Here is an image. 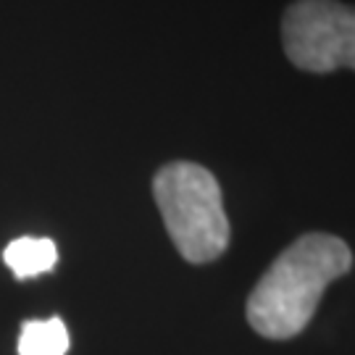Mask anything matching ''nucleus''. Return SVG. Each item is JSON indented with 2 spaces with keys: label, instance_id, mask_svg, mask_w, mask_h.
Segmentation results:
<instances>
[{
  "label": "nucleus",
  "instance_id": "obj_1",
  "mask_svg": "<svg viewBox=\"0 0 355 355\" xmlns=\"http://www.w3.org/2000/svg\"><path fill=\"white\" fill-rule=\"evenodd\" d=\"M353 266V253L340 237L303 234L268 266L248 297V321L261 337L290 340L311 324L318 300L334 279Z\"/></svg>",
  "mask_w": 355,
  "mask_h": 355
},
{
  "label": "nucleus",
  "instance_id": "obj_2",
  "mask_svg": "<svg viewBox=\"0 0 355 355\" xmlns=\"http://www.w3.org/2000/svg\"><path fill=\"white\" fill-rule=\"evenodd\" d=\"M155 205L168 237L190 263H211L227 250L229 221L216 177L198 164L177 161L153 179Z\"/></svg>",
  "mask_w": 355,
  "mask_h": 355
},
{
  "label": "nucleus",
  "instance_id": "obj_3",
  "mask_svg": "<svg viewBox=\"0 0 355 355\" xmlns=\"http://www.w3.org/2000/svg\"><path fill=\"white\" fill-rule=\"evenodd\" d=\"M284 53L303 71H355V8L329 0L292 3L282 21Z\"/></svg>",
  "mask_w": 355,
  "mask_h": 355
},
{
  "label": "nucleus",
  "instance_id": "obj_4",
  "mask_svg": "<svg viewBox=\"0 0 355 355\" xmlns=\"http://www.w3.org/2000/svg\"><path fill=\"white\" fill-rule=\"evenodd\" d=\"M3 261L16 274V279H29L55 268L58 248L48 237H19L3 250Z\"/></svg>",
  "mask_w": 355,
  "mask_h": 355
},
{
  "label": "nucleus",
  "instance_id": "obj_5",
  "mask_svg": "<svg viewBox=\"0 0 355 355\" xmlns=\"http://www.w3.org/2000/svg\"><path fill=\"white\" fill-rule=\"evenodd\" d=\"M66 350H69V331L58 316L21 324L19 355H66Z\"/></svg>",
  "mask_w": 355,
  "mask_h": 355
}]
</instances>
